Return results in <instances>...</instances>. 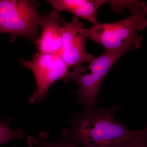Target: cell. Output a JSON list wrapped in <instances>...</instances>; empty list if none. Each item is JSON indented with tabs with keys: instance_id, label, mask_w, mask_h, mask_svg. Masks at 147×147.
I'll list each match as a JSON object with an SVG mask.
<instances>
[{
	"instance_id": "9",
	"label": "cell",
	"mask_w": 147,
	"mask_h": 147,
	"mask_svg": "<svg viewBox=\"0 0 147 147\" xmlns=\"http://www.w3.org/2000/svg\"><path fill=\"white\" fill-rule=\"evenodd\" d=\"M48 134L43 132L40 133L38 138L30 137L28 139V147H79L71 142L61 139L55 142L48 140Z\"/></svg>"
},
{
	"instance_id": "6",
	"label": "cell",
	"mask_w": 147,
	"mask_h": 147,
	"mask_svg": "<svg viewBox=\"0 0 147 147\" xmlns=\"http://www.w3.org/2000/svg\"><path fill=\"white\" fill-rule=\"evenodd\" d=\"M86 40L83 24L78 18L74 16L70 22L64 24L59 55L69 68L84 63H89L94 58L86 50Z\"/></svg>"
},
{
	"instance_id": "10",
	"label": "cell",
	"mask_w": 147,
	"mask_h": 147,
	"mask_svg": "<svg viewBox=\"0 0 147 147\" xmlns=\"http://www.w3.org/2000/svg\"><path fill=\"white\" fill-rule=\"evenodd\" d=\"M24 137L23 130H13L8 124L0 121V146L13 139H21Z\"/></svg>"
},
{
	"instance_id": "2",
	"label": "cell",
	"mask_w": 147,
	"mask_h": 147,
	"mask_svg": "<svg viewBox=\"0 0 147 147\" xmlns=\"http://www.w3.org/2000/svg\"><path fill=\"white\" fill-rule=\"evenodd\" d=\"M131 14L121 21L111 23L97 22L84 28L87 40L102 45L106 50H135L142 46L144 37L138 33L147 26V7L144 2L130 10Z\"/></svg>"
},
{
	"instance_id": "5",
	"label": "cell",
	"mask_w": 147,
	"mask_h": 147,
	"mask_svg": "<svg viewBox=\"0 0 147 147\" xmlns=\"http://www.w3.org/2000/svg\"><path fill=\"white\" fill-rule=\"evenodd\" d=\"M20 62L31 69L36 82V90L30 96L31 103L42 102L51 86L59 79H64L69 67L59 54L37 53L31 61L21 59Z\"/></svg>"
},
{
	"instance_id": "1",
	"label": "cell",
	"mask_w": 147,
	"mask_h": 147,
	"mask_svg": "<svg viewBox=\"0 0 147 147\" xmlns=\"http://www.w3.org/2000/svg\"><path fill=\"white\" fill-rule=\"evenodd\" d=\"M123 105L88 109L76 113L71 128L64 129L61 138L79 147H121L147 129H129L117 120L116 113Z\"/></svg>"
},
{
	"instance_id": "3",
	"label": "cell",
	"mask_w": 147,
	"mask_h": 147,
	"mask_svg": "<svg viewBox=\"0 0 147 147\" xmlns=\"http://www.w3.org/2000/svg\"><path fill=\"white\" fill-rule=\"evenodd\" d=\"M127 52L125 50H105L101 55L94 57L88 66L79 65L68 71L63 80L66 82H76L78 86L76 92L77 102L84 109L97 105L102 82L113 65Z\"/></svg>"
},
{
	"instance_id": "4",
	"label": "cell",
	"mask_w": 147,
	"mask_h": 147,
	"mask_svg": "<svg viewBox=\"0 0 147 147\" xmlns=\"http://www.w3.org/2000/svg\"><path fill=\"white\" fill-rule=\"evenodd\" d=\"M36 2L0 0V34L37 40L40 19Z\"/></svg>"
},
{
	"instance_id": "8",
	"label": "cell",
	"mask_w": 147,
	"mask_h": 147,
	"mask_svg": "<svg viewBox=\"0 0 147 147\" xmlns=\"http://www.w3.org/2000/svg\"><path fill=\"white\" fill-rule=\"evenodd\" d=\"M55 9L67 11L74 16L86 19L93 24L97 23L96 16L98 9L110 1L104 0H49Z\"/></svg>"
},
{
	"instance_id": "7",
	"label": "cell",
	"mask_w": 147,
	"mask_h": 147,
	"mask_svg": "<svg viewBox=\"0 0 147 147\" xmlns=\"http://www.w3.org/2000/svg\"><path fill=\"white\" fill-rule=\"evenodd\" d=\"M65 22L56 9L40 18L39 26L41 27L42 32L40 37L35 42L38 53L59 54L62 28Z\"/></svg>"
},
{
	"instance_id": "11",
	"label": "cell",
	"mask_w": 147,
	"mask_h": 147,
	"mask_svg": "<svg viewBox=\"0 0 147 147\" xmlns=\"http://www.w3.org/2000/svg\"><path fill=\"white\" fill-rule=\"evenodd\" d=\"M121 147H147V129Z\"/></svg>"
}]
</instances>
